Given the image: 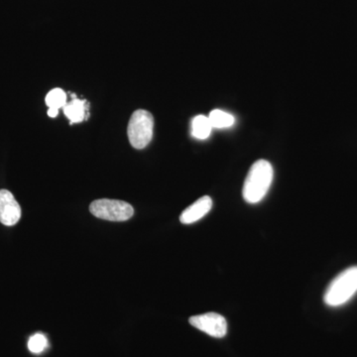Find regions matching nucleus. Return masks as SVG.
Segmentation results:
<instances>
[{
    "label": "nucleus",
    "mask_w": 357,
    "mask_h": 357,
    "mask_svg": "<svg viewBox=\"0 0 357 357\" xmlns=\"http://www.w3.org/2000/svg\"><path fill=\"white\" fill-rule=\"evenodd\" d=\"M273 167L266 160H258L249 170L244 182L243 196L248 204H258L266 196L272 181Z\"/></svg>",
    "instance_id": "1"
},
{
    "label": "nucleus",
    "mask_w": 357,
    "mask_h": 357,
    "mask_svg": "<svg viewBox=\"0 0 357 357\" xmlns=\"http://www.w3.org/2000/svg\"><path fill=\"white\" fill-rule=\"evenodd\" d=\"M357 293V266L347 268L338 274L326 290L324 301L328 307L347 304Z\"/></svg>",
    "instance_id": "2"
},
{
    "label": "nucleus",
    "mask_w": 357,
    "mask_h": 357,
    "mask_svg": "<svg viewBox=\"0 0 357 357\" xmlns=\"http://www.w3.org/2000/svg\"><path fill=\"white\" fill-rule=\"evenodd\" d=\"M153 115L145 109L134 112L129 121L128 135L131 146L144 149L153 137Z\"/></svg>",
    "instance_id": "3"
},
{
    "label": "nucleus",
    "mask_w": 357,
    "mask_h": 357,
    "mask_svg": "<svg viewBox=\"0 0 357 357\" xmlns=\"http://www.w3.org/2000/svg\"><path fill=\"white\" fill-rule=\"evenodd\" d=\"M91 215L109 222H126L133 217L134 210L130 204L117 199H96L89 206Z\"/></svg>",
    "instance_id": "4"
},
{
    "label": "nucleus",
    "mask_w": 357,
    "mask_h": 357,
    "mask_svg": "<svg viewBox=\"0 0 357 357\" xmlns=\"http://www.w3.org/2000/svg\"><path fill=\"white\" fill-rule=\"evenodd\" d=\"M189 321L192 326L211 337L222 338L227 333V319L217 312L194 316L190 318Z\"/></svg>",
    "instance_id": "5"
},
{
    "label": "nucleus",
    "mask_w": 357,
    "mask_h": 357,
    "mask_svg": "<svg viewBox=\"0 0 357 357\" xmlns=\"http://www.w3.org/2000/svg\"><path fill=\"white\" fill-rule=\"evenodd\" d=\"M20 218L21 208L13 195L7 190H0V222L13 227Z\"/></svg>",
    "instance_id": "6"
},
{
    "label": "nucleus",
    "mask_w": 357,
    "mask_h": 357,
    "mask_svg": "<svg viewBox=\"0 0 357 357\" xmlns=\"http://www.w3.org/2000/svg\"><path fill=\"white\" fill-rule=\"evenodd\" d=\"M211 208H213V199L210 197L204 196L195 202L181 213V222L184 225H191V223L198 222L210 213Z\"/></svg>",
    "instance_id": "7"
},
{
    "label": "nucleus",
    "mask_w": 357,
    "mask_h": 357,
    "mask_svg": "<svg viewBox=\"0 0 357 357\" xmlns=\"http://www.w3.org/2000/svg\"><path fill=\"white\" fill-rule=\"evenodd\" d=\"M86 105H88L86 100L75 98L70 102H67V105L63 107V110L66 116L70 119V123H79L86 119V112H88Z\"/></svg>",
    "instance_id": "8"
},
{
    "label": "nucleus",
    "mask_w": 357,
    "mask_h": 357,
    "mask_svg": "<svg viewBox=\"0 0 357 357\" xmlns=\"http://www.w3.org/2000/svg\"><path fill=\"white\" fill-rule=\"evenodd\" d=\"M213 126L208 116L198 115L192 121V135L199 140H204L210 137Z\"/></svg>",
    "instance_id": "9"
},
{
    "label": "nucleus",
    "mask_w": 357,
    "mask_h": 357,
    "mask_svg": "<svg viewBox=\"0 0 357 357\" xmlns=\"http://www.w3.org/2000/svg\"><path fill=\"white\" fill-rule=\"evenodd\" d=\"M208 119L213 128L217 129L231 128L236 122L234 115L220 109L213 110L208 115Z\"/></svg>",
    "instance_id": "10"
},
{
    "label": "nucleus",
    "mask_w": 357,
    "mask_h": 357,
    "mask_svg": "<svg viewBox=\"0 0 357 357\" xmlns=\"http://www.w3.org/2000/svg\"><path fill=\"white\" fill-rule=\"evenodd\" d=\"M45 102L49 109H60L67 105V95L62 89H54L46 96Z\"/></svg>",
    "instance_id": "11"
},
{
    "label": "nucleus",
    "mask_w": 357,
    "mask_h": 357,
    "mask_svg": "<svg viewBox=\"0 0 357 357\" xmlns=\"http://www.w3.org/2000/svg\"><path fill=\"white\" fill-rule=\"evenodd\" d=\"M47 347H48V340L42 333H36L30 337L29 342H28V349L33 354H41Z\"/></svg>",
    "instance_id": "12"
},
{
    "label": "nucleus",
    "mask_w": 357,
    "mask_h": 357,
    "mask_svg": "<svg viewBox=\"0 0 357 357\" xmlns=\"http://www.w3.org/2000/svg\"><path fill=\"white\" fill-rule=\"evenodd\" d=\"M59 114V109H49L48 115L52 117V119H55L56 116Z\"/></svg>",
    "instance_id": "13"
}]
</instances>
